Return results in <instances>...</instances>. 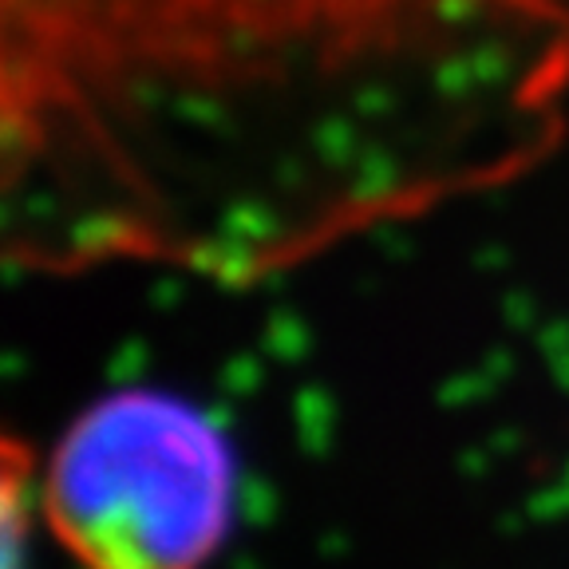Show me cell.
<instances>
[{
    "mask_svg": "<svg viewBox=\"0 0 569 569\" xmlns=\"http://www.w3.org/2000/svg\"><path fill=\"white\" fill-rule=\"evenodd\" d=\"M569 139V0H0V238L36 277L266 284Z\"/></svg>",
    "mask_w": 569,
    "mask_h": 569,
    "instance_id": "obj_1",
    "label": "cell"
},
{
    "mask_svg": "<svg viewBox=\"0 0 569 569\" xmlns=\"http://www.w3.org/2000/svg\"><path fill=\"white\" fill-rule=\"evenodd\" d=\"M9 475L28 522L76 569H210L238 515L230 439L159 388L96 400Z\"/></svg>",
    "mask_w": 569,
    "mask_h": 569,
    "instance_id": "obj_2",
    "label": "cell"
}]
</instances>
